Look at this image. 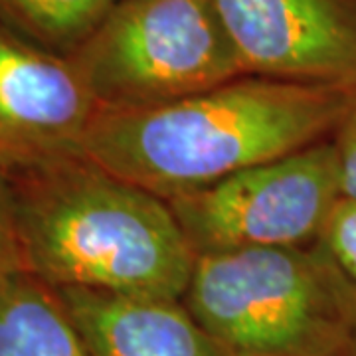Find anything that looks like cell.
I'll use <instances>...</instances> for the list:
<instances>
[{"instance_id":"6","label":"cell","mask_w":356,"mask_h":356,"mask_svg":"<svg viewBox=\"0 0 356 356\" xmlns=\"http://www.w3.org/2000/svg\"><path fill=\"white\" fill-rule=\"evenodd\" d=\"M245 74L356 83V0H212Z\"/></svg>"},{"instance_id":"10","label":"cell","mask_w":356,"mask_h":356,"mask_svg":"<svg viewBox=\"0 0 356 356\" xmlns=\"http://www.w3.org/2000/svg\"><path fill=\"white\" fill-rule=\"evenodd\" d=\"M117 0H0V22L26 40L72 58Z\"/></svg>"},{"instance_id":"1","label":"cell","mask_w":356,"mask_h":356,"mask_svg":"<svg viewBox=\"0 0 356 356\" xmlns=\"http://www.w3.org/2000/svg\"><path fill=\"white\" fill-rule=\"evenodd\" d=\"M346 97L348 88L243 74L165 105L99 109L79 154L170 200L329 139Z\"/></svg>"},{"instance_id":"11","label":"cell","mask_w":356,"mask_h":356,"mask_svg":"<svg viewBox=\"0 0 356 356\" xmlns=\"http://www.w3.org/2000/svg\"><path fill=\"white\" fill-rule=\"evenodd\" d=\"M318 242L356 283V200L337 204Z\"/></svg>"},{"instance_id":"7","label":"cell","mask_w":356,"mask_h":356,"mask_svg":"<svg viewBox=\"0 0 356 356\" xmlns=\"http://www.w3.org/2000/svg\"><path fill=\"white\" fill-rule=\"evenodd\" d=\"M97 111L70 58L0 22V170L77 154Z\"/></svg>"},{"instance_id":"14","label":"cell","mask_w":356,"mask_h":356,"mask_svg":"<svg viewBox=\"0 0 356 356\" xmlns=\"http://www.w3.org/2000/svg\"><path fill=\"white\" fill-rule=\"evenodd\" d=\"M344 356H356V332H355V339H353V343L348 346V350H346V355Z\"/></svg>"},{"instance_id":"3","label":"cell","mask_w":356,"mask_h":356,"mask_svg":"<svg viewBox=\"0 0 356 356\" xmlns=\"http://www.w3.org/2000/svg\"><path fill=\"white\" fill-rule=\"evenodd\" d=\"M182 303L229 356H344L356 283L315 242L198 255Z\"/></svg>"},{"instance_id":"5","label":"cell","mask_w":356,"mask_h":356,"mask_svg":"<svg viewBox=\"0 0 356 356\" xmlns=\"http://www.w3.org/2000/svg\"><path fill=\"white\" fill-rule=\"evenodd\" d=\"M343 200L332 139L166 200L194 255L321 240Z\"/></svg>"},{"instance_id":"4","label":"cell","mask_w":356,"mask_h":356,"mask_svg":"<svg viewBox=\"0 0 356 356\" xmlns=\"http://www.w3.org/2000/svg\"><path fill=\"white\" fill-rule=\"evenodd\" d=\"M70 60L107 111L178 102L245 74L212 0H117Z\"/></svg>"},{"instance_id":"12","label":"cell","mask_w":356,"mask_h":356,"mask_svg":"<svg viewBox=\"0 0 356 356\" xmlns=\"http://www.w3.org/2000/svg\"><path fill=\"white\" fill-rule=\"evenodd\" d=\"M331 139L339 154L343 198L356 200V83L348 88L346 107Z\"/></svg>"},{"instance_id":"8","label":"cell","mask_w":356,"mask_h":356,"mask_svg":"<svg viewBox=\"0 0 356 356\" xmlns=\"http://www.w3.org/2000/svg\"><path fill=\"white\" fill-rule=\"evenodd\" d=\"M54 289L91 356H229L182 301Z\"/></svg>"},{"instance_id":"9","label":"cell","mask_w":356,"mask_h":356,"mask_svg":"<svg viewBox=\"0 0 356 356\" xmlns=\"http://www.w3.org/2000/svg\"><path fill=\"white\" fill-rule=\"evenodd\" d=\"M0 356H91L62 299L18 271L0 287Z\"/></svg>"},{"instance_id":"13","label":"cell","mask_w":356,"mask_h":356,"mask_svg":"<svg viewBox=\"0 0 356 356\" xmlns=\"http://www.w3.org/2000/svg\"><path fill=\"white\" fill-rule=\"evenodd\" d=\"M18 271H24V266L14 228L10 192L4 172L0 170V287Z\"/></svg>"},{"instance_id":"2","label":"cell","mask_w":356,"mask_h":356,"mask_svg":"<svg viewBox=\"0 0 356 356\" xmlns=\"http://www.w3.org/2000/svg\"><path fill=\"white\" fill-rule=\"evenodd\" d=\"M2 172L24 271L50 287L182 301L196 255L161 196L79 153Z\"/></svg>"}]
</instances>
